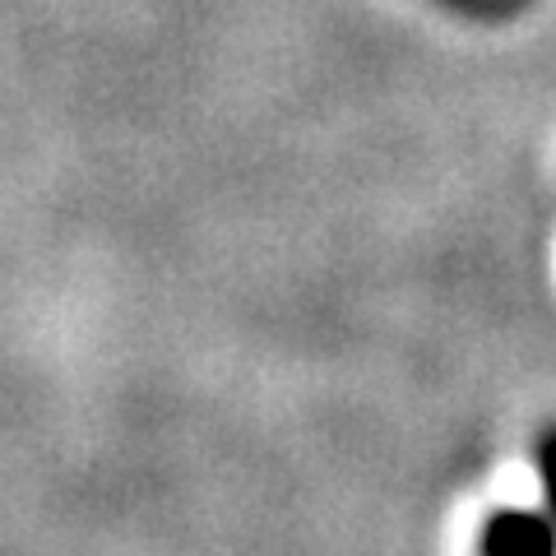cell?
<instances>
[{"label":"cell","instance_id":"obj_1","mask_svg":"<svg viewBox=\"0 0 556 556\" xmlns=\"http://www.w3.org/2000/svg\"><path fill=\"white\" fill-rule=\"evenodd\" d=\"M478 556H556V519L547 510H496L478 533Z\"/></svg>","mask_w":556,"mask_h":556},{"label":"cell","instance_id":"obj_2","mask_svg":"<svg viewBox=\"0 0 556 556\" xmlns=\"http://www.w3.org/2000/svg\"><path fill=\"white\" fill-rule=\"evenodd\" d=\"M538 478H543V506L556 519V422L538 441Z\"/></svg>","mask_w":556,"mask_h":556}]
</instances>
